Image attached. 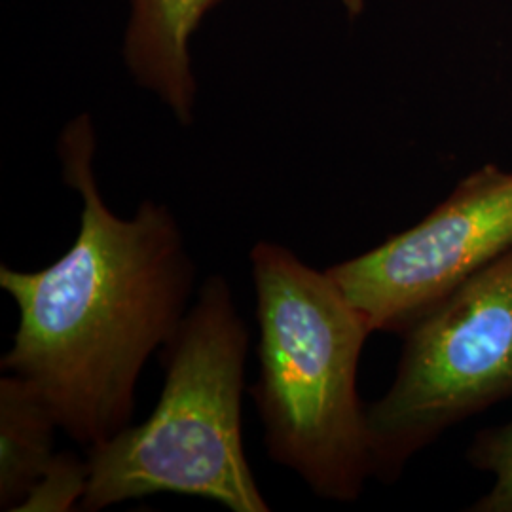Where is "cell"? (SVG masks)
Segmentation results:
<instances>
[{"label":"cell","instance_id":"obj_2","mask_svg":"<svg viewBox=\"0 0 512 512\" xmlns=\"http://www.w3.org/2000/svg\"><path fill=\"white\" fill-rule=\"evenodd\" d=\"M258 380L249 393L270 459L313 494L355 501L374 478L359 361L372 329L329 272L285 245L251 249Z\"/></svg>","mask_w":512,"mask_h":512},{"label":"cell","instance_id":"obj_3","mask_svg":"<svg viewBox=\"0 0 512 512\" xmlns=\"http://www.w3.org/2000/svg\"><path fill=\"white\" fill-rule=\"evenodd\" d=\"M249 330L224 275L205 279L160 351L156 408L88 450L86 512L150 495L202 497L232 512H270L245 456L241 403Z\"/></svg>","mask_w":512,"mask_h":512},{"label":"cell","instance_id":"obj_6","mask_svg":"<svg viewBox=\"0 0 512 512\" xmlns=\"http://www.w3.org/2000/svg\"><path fill=\"white\" fill-rule=\"evenodd\" d=\"M224 0H129L124 61L133 80L154 93L179 124L192 126L198 84L190 42Z\"/></svg>","mask_w":512,"mask_h":512},{"label":"cell","instance_id":"obj_9","mask_svg":"<svg viewBox=\"0 0 512 512\" xmlns=\"http://www.w3.org/2000/svg\"><path fill=\"white\" fill-rule=\"evenodd\" d=\"M90 482V461L59 452L16 512H67L82 503Z\"/></svg>","mask_w":512,"mask_h":512},{"label":"cell","instance_id":"obj_8","mask_svg":"<svg viewBox=\"0 0 512 512\" xmlns=\"http://www.w3.org/2000/svg\"><path fill=\"white\" fill-rule=\"evenodd\" d=\"M469 461L478 471L492 476V486L471 511L512 512V420L476 435Z\"/></svg>","mask_w":512,"mask_h":512},{"label":"cell","instance_id":"obj_1","mask_svg":"<svg viewBox=\"0 0 512 512\" xmlns=\"http://www.w3.org/2000/svg\"><path fill=\"white\" fill-rule=\"evenodd\" d=\"M95 148L86 112L57 143L63 181L82 202L69 251L37 272L0 266V287L19 311L0 368L33 385L86 450L131 425L143 368L183 323L196 283L167 205L145 200L129 219L110 211L93 173Z\"/></svg>","mask_w":512,"mask_h":512},{"label":"cell","instance_id":"obj_5","mask_svg":"<svg viewBox=\"0 0 512 512\" xmlns=\"http://www.w3.org/2000/svg\"><path fill=\"white\" fill-rule=\"evenodd\" d=\"M512 249V171L484 165L429 215L330 266V277L372 332L403 334L467 277Z\"/></svg>","mask_w":512,"mask_h":512},{"label":"cell","instance_id":"obj_7","mask_svg":"<svg viewBox=\"0 0 512 512\" xmlns=\"http://www.w3.org/2000/svg\"><path fill=\"white\" fill-rule=\"evenodd\" d=\"M52 408L16 374L0 380V509L16 512L55 458Z\"/></svg>","mask_w":512,"mask_h":512},{"label":"cell","instance_id":"obj_4","mask_svg":"<svg viewBox=\"0 0 512 512\" xmlns=\"http://www.w3.org/2000/svg\"><path fill=\"white\" fill-rule=\"evenodd\" d=\"M403 336L393 384L366 406L374 478L384 482L459 421L512 397V249Z\"/></svg>","mask_w":512,"mask_h":512},{"label":"cell","instance_id":"obj_10","mask_svg":"<svg viewBox=\"0 0 512 512\" xmlns=\"http://www.w3.org/2000/svg\"><path fill=\"white\" fill-rule=\"evenodd\" d=\"M346 10H348L349 16L355 18V16H361L363 8H365V0H342Z\"/></svg>","mask_w":512,"mask_h":512}]
</instances>
